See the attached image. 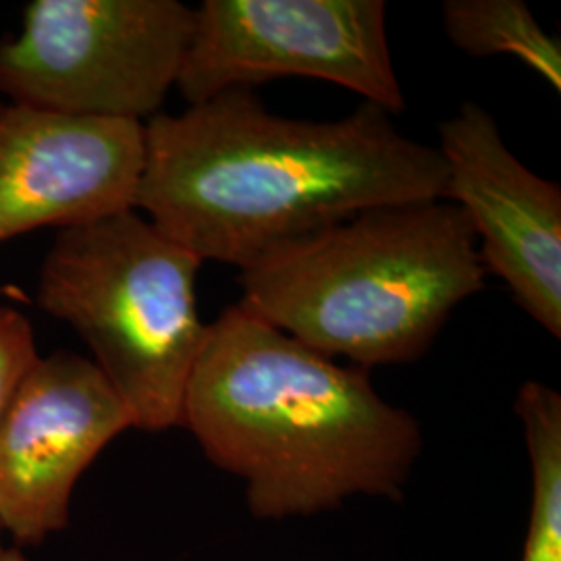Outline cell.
<instances>
[{"mask_svg":"<svg viewBox=\"0 0 561 561\" xmlns=\"http://www.w3.org/2000/svg\"><path fill=\"white\" fill-rule=\"evenodd\" d=\"M217 468L245 484L261 520L337 510L356 495L400 502L421 424L368 373L306 347L238 301L208 324L181 408Z\"/></svg>","mask_w":561,"mask_h":561,"instance_id":"cell-2","label":"cell"},{"mask_svg":"<svg viewBox=\"0 0 561 561\" xmlns=\"http://www.w3.org/2000/svg\"><path fill=\"white\" fill-rule=\"evenodd\" d=\"M144 123L0 104V243L131 210Z\"/></svg>","mask_w":561,"mask_h":561,"instance_id":"cell-9","label":"cell"},{"mask_svg":"<svg viewBox=\"0 0 561 561\" xmlns=\"http://www.w3.org/2000/svg\"><path fill=\"white\" fill-rule=\"evenodd\" d=\"M280 78L329 81L381 106L405 111L382 0H204L178 88L201 104L233 88Z\"/></svg>","mask_w":561,"mask_h":561,"instance_id":"cell-6","label":"cell"},{"mask_svg":"<svg viewBox=\"0 0 561 561\" xmlns=\"http://www.w3.org/2000/svg\"><path fill=\"white\" fill-rule=\"evenodd\" d=\"M474 233L449 201L368 208L241 271V301L356 368L419 360L484 287Z\"/></svg>","mask_w":561,"mask_h":561,"instance_id":"cell-3","label":"cell"},{"mask_svg":"<svg viewBox=\"0 0 561 561\" xmlns=\"http://www.w3.org/2000/svg\"><path fill=\"white\" fill-rule=\"evenodd\" d=\"M530 460L533 495L522 561H561V396L526 381L516 398Z\"/></svg>","mask_w":561,"mask_h":561,"instance_id":"cell-11","label":"cell"},{"mask_svg":"<svg viewBox=\"0 0 561 561\" xmlns=\"http://www.w3.org/2000/svg\"><path fill=\"white\" fill-rule=\"evenodd\" d=\"M134 416L73 352L36 358L0 416V528L38 545L69 522L76 482Z\"/></svg>","mask_w":561,"mask_h":561,"instance_id":"cell-7","label":"cell"},{"mask_svg":"<svg viewBox=\"0 0 561 561\" xmlns=\"http://www.w3.org/2000/svg\"><path fill=\"white\" fill-rule=\"evenodd\" d=\"M443 27L474 59L512 55L561 92V44L547 34L524 0H447Z\"/></svg>","mask_w":561,"mask_h":561,"instance_id":"cell-10","label":"cell"},{"mask_svg":"<svg viewBox=\"0 0 561 561\" xmlns=\"http://www.w3.org/2000/svg\"><path fill=\"white\" fill-rule=\"evenodd\" d=\"M36 358L34 329L27 317L15 308L0 306V416Z\"/></svg>","mask_w":561,"mask_h":561,"instance_id":"cell-12","label":"cell"},{"mask_svg":"<svg viewBox=\"0 0 561 561\" xmlns=\"http://www.w3.org/2000/svg\"><path fill=\"white\" fill-rule=\"evenodd\" d=\"M201 266L134 208L60 229L42 264V308L90 345L134 428L181 426L208 331L196 301Z\"/></svg>","mask_w":561,"mask_h":561,"instance_id":"cell-4","label":"cell"},{"mask_svg":"<svg viewBox=\"0 0 561 561\" xmlns=\"http://www.w3.org/2000/svg\"><path fill=\"white\" fill-rule=\"evenodd\" d=\"M0 561H27L25 560V556L20 553L18 549H9V547H4L2 541H0Z\"/></svg>","mask_w":561,"mask_h":561,"instance_id":"cell-13","label":"cell"},{"mask_svg":"<svg viewBox=\"0 0 561 561\" xmlns=\"http://www.w3.org/2000/svg\"><path fill=\"white\" fill-rule=\"evenodd\" d=\"M447 198L474 233L486 275L561 340V187L507 148L495 117L477 102L439 125Z\"/></svg>","mask_w":561,"mask_h":561,"instance_id":"cell-8","label":"cell"},{"mask_svg":"<svg viewBox=\"0 0 561 561\" xmlns=\"http://www.w3.org/2000/svg\"><path fill=\"white\" fill-rule=\"evenodd\" d=\"M194 9L180 0H34L0 41V92L15 104L150 119L180 78Z\"/></svg>","mask_w":561,"mask_h":561,"instance_id":"cell-5","label":"cell"},{"mask_svg":"<svg viewBox=\"0 0 561 561\" xmlns=\"http://www.w3.org/2000/svg\"><path fill=\"white\" fill-rule=\"evenodd\" d=\"M445 198L442 152L381 106L289 119L233 88L148 119L134 210L202 262L245 271L368 208Z\"/></svg>","mask_w":561,"mask_h":561,"instance_id":"cell-1","label":"cell"}]
</instances>
